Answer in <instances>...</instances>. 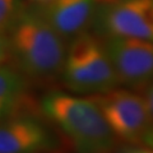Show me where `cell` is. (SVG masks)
Instances as JSON below:
<instances>
[{"label":"cell","mask_w":153,"mask_h":153,"mask_svg":"<svg viewBox=\"0 0 153 153\" xmlns=\"http://www.w3.org/2000/svg\"><path fill=\"white\" fill-rule=\"evenodd\" d=\"M89 97L102 112L117 140L126 144L143 142V137L153 123L143 96L129 88L115 87Z\"/></svg>","instance_id":"obj_4"},{"label":"cell","mask_w":153,"mask_h":153,"mask_svg":"<svg viewBox=\"0 0 153 153\" xmlns=\"http://www.w3.org/2000/svg\"><path fill=\"white\" fill-rule=\"evenodd\" d=\"M22 8L21 0H0V33L8 35Z\"/></svg>","instance_id":"obj_10"},{"label":"cell","mask_w":153,"mask_h":153,"mask_svg":"<svg viewBox=\"0 0 153 153\" xmlns=\"http://www.w3.org/2000/svg\"><path fill=\"white\" fill-rule=\"evenodd\" d=\"M98 37H133L153 42V0L98 3L92 26Z\"/></svg>","instance_id":"obj_5"},{"label":"cell","mask_w":153,"mask_h":153,"mask_svg":"<svg viewBox=\"0 0 153 153\" xmlns=\"http://www.w3.org/2000/svg\"><path fill=\"white\" fill-rule=\"evenodd\" d=\"M10 59V47H9L8 35L0 33V65L8 63Z\"/></svg>","instance_id":"obj_12"},{"label":"cell","mask_w":153,"mask_h":153,"mask_svg":"<svg viewBox=\"0 0 153 153\" xmlns=\"http://www.w3.org/2000/svg\"><path fill=\"white\" fill-rule=\"evenodd\" d=\"M97 5L98 0H49L38 10L65 41H70L92 26Z\"/></svg>","instance_id":"obj_8"},{"label":"cell","mask_w":153,"mask_h":153,"mask_svg":"<svg viewBox=\"0 0 153 153\" xmlns=\"http://www.w3.org/2000/svg\"><path fill=\"white\" fill-rule=\"evenodd\" d=\"M142 144H146L148 147H152L153 148V123H152V125L148 128V130L144 134V137H143Z\"/></svg>","instance_id":"obj_14"},{"label":"cell","mask_w":153,"mask_h":153,"mask_svg":"<svg viewBox=\"0 0 153 153\" xmlns=\"http://www.w3.org/2000/svg\"><path fill=\"white\" fill-rule=\"evenodd\" d=\"M31 1H35V3H38V4H42V3L49 1V0H31Z\"/></svg>","instance_id":"obj_15"},{"label":"cell","mask_w":153,"mask_h":153,"mask_svg":"<svg viewBox=\"0 0 153 153\" xmlns=\"http://www.w3.org/2000/svg\"><path fill=\"white\" fill-rule=\"evenodd\" d=\"M106 1H112V0H98V3H106Z\"/></svg>","instance_id":"obj_16"},{"label":"cell","mask_w":153,"mask_h":153,"mask_svg":"<svg viewBox=\"0 0 153 153\" xmlns=\"http://www.w3.org/2000/svg\"><path fill=\"white\" fill-rule=\"evenodd\" d=\"M114 153H153V148L148 147L146 144L142 146V143H139V144H126V143H123V146L115 148Z\"/></svg>","instance_id":"obj_11"},{"label":"cell","mask_w":153,"mask_h":153,"mask_svg":"<svg viewBox=\"0 0 153 153\" xmlns=\"http://www.w3.org/2000/svg\"><path fill=\"white\" fill-rule=\"evenodd\" d=\"M119 84L146 89L153 80V42L133 37L102 38Z\"/></svg>","instance_id":"obj_6"},{"label":"cell","mask_w":153,"mask_h":153,"mask_svg":"<svg viewBox=\"0 0 153 153\" xmlns=\"http://www.w3.org/2000/svg\"><path fill=\"white\" fill-rule=\"evenodd\" d=\"M56 147L55 134L40 119L19 115L0 121V153H45Z\"/></svg>","instance_id":"obj_7"},{"label":"cell","mask_w":153,"mask_h":153,"mask_svg":"<svg viewBox=\"0 0 153 153\" xmlns=\"http://www.w3.org/2000/svg\"><path fill=\"white\" fill-rule=\"evenodd\" d=\"M60 75L65 87L79 94L102 93L120 85L103 40L88 31L70 40Z\"/></svg>","instance_id":"obj_3"},{"label":"cell","mask_w":153,"mask_h":153,"mask_svg":"<svg viewBox=\"0 0 153 153\" xmlns=\"http://www.w3.org/2000/svg\"><path fill=\"white\" fill-rule=\"evenodd\" d=\"M8 40L10 57L26 78L49 82L61 74L68 44L38 8H22L8 32Z\"/></svg>","instance_id":"obj_1"},{"label":"cell","mask_w":153,"mask_h":153,"mask_svg":"<svg viewBox=\"0 0 153 153\" xmlns=\"http://www.w3.org/2000/svg\"><path fill=\"white\" fill-rule=\"evenodd\" d=\"M143 97H144L146 102H147V106H148V110H149V114H151V117L153 121V80L147 85L146 93Z\"/></svg>","instance_id":"obj_13"},{"label":"cell","mask_w":153,"mask_h":153,"mask_svg":"<svg viewBox=\"0 0 153 153\" xmlns=\"http://www.w3.org/2000/svg\"><path fill=\"white\" fill-rule=\"evenodd\" d=\"M41 110L78 153H114L117 147V139L91 97L52 91L42 97Z\"/></svg>","instance_id":"obj_2"},{"label":"cell","mask_w":153,"mask_h":153,"mask_svg":"<svg viewBox=\"0 0 153 153\" xmlns=\"http://www.w3.org/2000/svg\"><path fill=\"white\" fill-rule=\"evenodd\" d=\"M27 92V78L17 66L0 65V121L16 112Z\"/></svg>","instance_id":"obj_9"}]
</instances>
